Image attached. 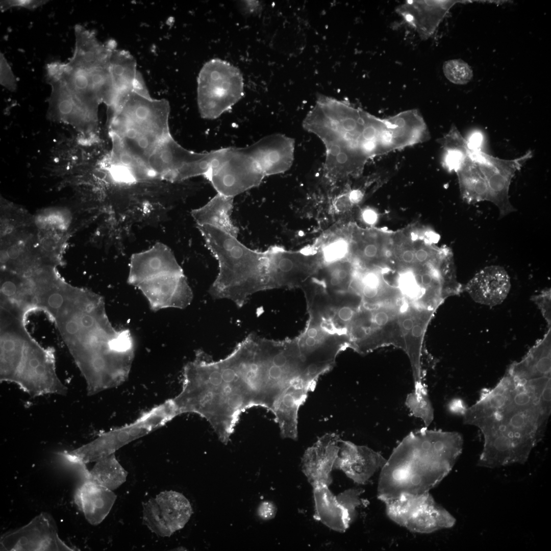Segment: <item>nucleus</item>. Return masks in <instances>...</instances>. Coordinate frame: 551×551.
Wrapping results in <instances>:
<instances>
[{"label":"nucleus","instance_id":"nucleus-1","mask_svg":"<svg viewBox=\"0 0 551 551\" xmlns=\"http://www.w3.org/2000/svg\"><path fill=\"white\" fill-rule=\"evenodd\" d=\"M550 411V377L527 378L507 370L463 415L464 423L477 427L483 437L478 465L524 464L544 437Z\"/></svg>","mask_w":551,"mask_h":551},{"label":"nucleus","instance_id":"nucleus-2","mask_svg":"<svg viewBox=\"0 0 551 551\" xmlns=\"http://www.w3.org/2000/svg\"><path fill=\"white\" fill-rule=\"evenodd\" d=\"M387 124V118L320 96L303 126L322 142L325 149L324 173L336 181L359 176L370 159L387 153L384 143Z\"/></svg>","mask_w":551,"mask_h":551},{"label":"nucleus","instance_id":"nucleus-3","mask_svg":"<svg viewBox=\"0 0 551 551\" xmlns=\"http://www.w3.org/2000/svg\"><path fill=\"white\" fill-rule=\"evenodd\" d=\"M171 398L178 415L205 418L224 444L242 413L256 407L253 390L228 357L215 361L201 350L184 366L181 390Z\"/></svg>","mask_w":551,"mask_h":551},{"label":"nucleus","instance_id":"nucleus-4","mask_svg":"<svg viewBox=\"0 0 551 551\" xmlns=\"http://www.w3.org/2000/svg\"><path fill=\"white\" fill-rule=\"evenodd\" d=\"M463 446V437L457 432L425 427L410 433L380 470L378 498L385 503L429 492L452 470Z\"/></svg>","mask_w":551,"mask_h":551},{"label":"nucleus","instance_id":"nucleus-5","mask_svg":"<svg viewBox=\"0 0 551 551\" xmlns=\"http://www.w3.org/2000/svg\"><path fill=\"white\" fill-rule=\"evenodd\" d=\"M48 315L77 366L105 361L118 352L114 339L119 331L109 321L99 295L68 285L55 300Z\"/></svg>","mask_w":551,"mask_h":551},{"label":"nucleus","instance_id":"nucleus-6","mask_svg":"<svg viewBox=\"0 0 551 551\" xmlns=\"http://www.w3.org/2000/svg\"><path fill=\"white\" fill-rule=\"evenodd\" d=\"M206 245L218 262L219 272L209 292L241 308L254 293L270 288L266 251L252 249L237 237L209 226H196Z\"/></svg>","mask_w":551,"mask_h":551},{"label":"nucleus","instance_id":"nucleus-7","mask_svg":"<svg viewBox=\"0 0 551 551\" xmlns=\"http://www.w3.org/2000/svg\"><path fill=\"white\" fill-rule=\"evenodd\" d=\"M112 148L133 164L145 166L156 147L171 135L167 105L138 93L123 94L113 108Z\"/></svg>","mask_w":551,"mask_h":551},{"label":"nucleus","instance_id":"nucleus-8","mask_svg":"<svg viewBox=\"0 0 551 551\" xmlns=\"http://www.w3.org/2000/svg\"><path fill=\"white\" fill-rule=\"evenodd\" d=\"M167 405L161 403L142 413L132 422L101 433L94 440L64 456L70 463L79 466L96 462L140 438L165 425L172 420Z\"/></svg>","mask_w":551,"mask_h":551},{"label":"nucleus","instance_id":"nucleus-9","mask_svg":"<svg viewBox=\"0 0 551 551\" xmlns=\"http://www.w3.org/2000/svg\"><path fill=\"white\" fill-rule=\"evenodd\" d=\"M197 103L202 117L215 119L228 112L244 96V80L240 70L220 59L206 62L199 72Z\"/></svg>","mask_w":551,"mask_h":551},{"label":"nucleus","instance_id":"nucleus-10","mask_svg":"<svg viewBox=\"0 0 551 551\" xmlns=\"http://www.w3.org/2000/svg\"><path fill=\"white\" fill-rule=\"evenodd\" d=\"M215 155V149L197 153L187 149L171 135L163 140L149 157L146 170L151 180L181 183L205 176Z\"/></svg>","mask_w":551,"mask_h":551},{"label":"nucleus","instance_id":"nucleus-11","mask_svg":"<svg viewBox=\"0 0 551 551\" xmlns=\"http://www.w3.org/2000/svg\"><path fill=\"white\" fill-rule=\"evenodd\" d=\"M204 177L217 193L234 198L259 186L265 176L246 146L216 149L211 166Z\"/></svg>","mask_w":551,"mask_h":551},{"label":"nucleus","instance_id":"nucleus-12","mask_svg":"<svg viewBox=\"0 0 551 551\" xmlns=\"http://www.w3.org/2000/svg\"><path fill=\"white\" fill-rule=\"evenodd\" d=\"M255 337V353L261 385L260 407L271 410L282 393L303 371L293 362L294 354Z\"/></svg>","mask_w":551,"mask_h":551},{"label":"nucleus","instance_id":"nucleus-13","mask_svg":"<svg viewBox=\"0 0 551 551\" xmlns=\"http://www.w3.org/2000/svg\"><path fill=\"white\" fill-rule=\"evenodd\" d=\"M388 517L416 533H431L453 527L454 517L438 504L429 492L402 495L384 503Z\"/></svg>","mask_w":551,"mask_h":551},{"label":"nucleus","instance_id":"nucleus-14","mask_svg":"<svg viewBox=\"0 0 551 551\" xmlns=\"http://www.w3.org/2000/svg\"><path fill=\"white\" fill-rule=\"evenodd\" d=\"M14 383L32 397L67 393V387L57 374L53 352L40 346L31 336Z\"/></svg>","mask_w":551,"mask_h":551},{"label":"nucleus","instance_id":"nucleus-15","mask_svg":"<svg viewBox=\"0 0 551 551\" xmlns=\"http://www.w3.org/2000/svg\"><path fill=\"white\" fill-rule=\"evenodd\" d=\"M468 154L478 164L486 179L489 190L488 201L497 207L499 217L515 211L509 200V187L516 172L532 157V152L529 150L512 160L499 159L479 149L469 148Z\"/></svg>","mask_w":551,"mask_h":551},{"label":"nucleus","instance_id":"nucleus-16","mask_svg":"<svg viewBox=\"0 0 551 551\" xmlns=\"http://www.w3.org/2000/svg\"><path fill=\"white\" fill-rule=\"evenodd\" d=\"M192 512L190 502L183 494L165 491L143 504V522L156 535L170 537L184 527Z\"/></svg>","mask_w":551,"mask_h":551},{"label":"nucleus","instance_id":"nucleus-17","mask_svg":"<svg viewBox=\"0 0 551 551\" xmlns=\"http://www.w3.org/2000/svg\"><path fill=\"white\" fill-rule=\"evenodd\" d=\"M1 550H73L60 539L57 524L52 515L41 512L26 525L4 534Z\"/></svg>","mask_w":551,"mask_h":551},{"label":"nucleus","instance_id":"nucleus-18","mask_svg":"<svg viewBox=\"0 0 551 551\" xmlns=\"http://www.w3.org/2000/svg\"><path fill=\"white\" fill-rule=\"evenodd\" d=\"M135 287L142 292L154 311L167 308L184 309L193 298L181 267L155 272Z\"/></svg>","mask_w":551,"mask_h":551},{"label":"nucleus","instance_id":"nucleus-19","mask_svg":"<svg viewBox=\"0 0 551 551\" xmlns=\"http://www.w3.org/2000/svg\"><path fill=\"white\" fill-rule=\"evenodd\" d=\"M24 318L1 309L0 380L14 383L27 340Z\"/></svg>","mask_w":551,"mask_h":551},{"label":"nucleus","instance_id":"nucleus-20","mask_svg":"<svg viewBox=\"0 0 551 551\" xmlns=\"http://www.w3.org/2000/svg\"><path fill=\"white\" fill-rule=\"evenodd\" d=\"M341 439L336 433H327L305 451L302 459V472L312 487L329 486L332 482Z\"/></svg>","mask_w":551,"mask_h":551},{"label":"nucleus","instance_id":"nucleus-21","mask_svg":"<svg viewBox=\"0 0 551 551\" xmlns=\"http://www.w3.org/2000/svg\"><path fill=\"white\" fill-rule=\"evenodd\" d=\"M247 148L265 177L283 173L292 165L294 140L285 135L266 136Z\"/></svg>","mask_w":551,"mask_h":551},{"label":"nucleus","instance_id":"nucleus-22","mask_svg":"<svg viewBox=\"0 0 551 551\" xmlns=\"http://www.w3.org/2000/svg\"><path fill=\"white\" fill-rule=\"evenodd\" d=\"M385 459L379 453L366 446L341 440L335 469L342 470L358 484H365L384 466Z\"/></svg>","mask_w":551,"mask_h":551},{"label":"nucleus","instance_id":"nucleus-23","mask_svg":"<svg viewBox=\"0 0 551 551\" xmlns=\"http://www.w3.org/2000/svg\"><path fill=\"white\" fill-rule=\"evenodd\" d=\"M1 309L24 318L37 310L35 284L31 277L1 269Z\"/></svg>","mask_w":551,"mask_h":551},{"label":"nucleus","instance_id":"nucleus-24","mask_svg":"<svg viewBox=\"0 0 551 551\" xmlns=\"http://www.w3.org/2000/svg\"><path fill=\"white\" fill-rule=\"evenodd\" d=\"M313 388L300 377L295 380L280 396L270 411L274 416L282 438L296 440L298 412Z\"/></svg>","mask_w":551,"mask_h":551},{"label":"nucleus","instance_id":"nucleus-25","mask_svg":"<svg viewBox=\"0 0 551 551\" xmlns=\"http://www.w3.org/2000/svg\"><path fill=\"white\" fill-rule=\"evenodd\" d=\"M510 287V277L505 269L500 266L491 265L477 272L465 289L475 302L494 306L505 299Z\"/></svg>","mask_w":551,"mask_h":551},{"label":"nucleus","instance_id":"nucleus-26","mask_svg":"<svg viewBox=\"0 0 551 551\" xmlns=\"http://www.w3.org/2000/svg\"><path fill=\"white\" fill-rule=\"evenodd\" d=\"M117 496L111 490L88 480L76 490L74 500L91 524L101 523L110 513Z\"/></svg>","mask_w":551,"mask_h":551},{"label":"nucleus","instance_id":"nucleus-27","mask_svg":"<svg viewBox=\"0 0 551 551\" xmlns=\"http://www.w3.org/2000/svg\"><path fill=\"white\" fill-rule=\"evenodd\" d=\"M180 266L170 248L157 242L149 249L132 255L128 282L135 287L157 271Z\"/></svg>","mask_w":551,"mask_h":551},{"label":"nucleus","instance_id":"nucleus-28","mask_svg":"<svg viewBox=\"0 0 551 551\" xmlns=\"http://www.w3.org/2000/svg\"><path fill=\"white\" fill-rule=\"evenodd\" d=\"M314 518L329 529L344 532L354 522L347 510L340 503L329 486L313 487Z\"/></svg>","mask_w":551,"mask_h":551},{"label":"nucleus","instance_id":"nucleus-29","mask_svg":"<svg viewBox=\"0 0 551 551\" xmlns=\"http://www.w3.org/2000/svg\"><path fill=\"white\" fill-rule=\"evenodd\" d=\"M234 198L217 193L203 206L193 209L191 214L196 226H209L237 237L239 230L231 216Z\"/></svg>","mask_w":551,"mask_h":551},{"label":"nucleus","instance_id":"nucleus-30","mask_svg":"<svg viewBox=\"0 0 551 551\" xmlns=\"http://www.w3.org/2000/svg\"><path fill=\"white\" fill-rule=\"evenodd\" d=\"M456 172L461 195L465 202L473 204L488 201L489 190L486 179L478 164L469 154Z\"/></svg>","mask_w":551,"mask_h":551},{"label":"nucleus","instance_id":"nucleus-31","mask_svg":"<svg viewBox=\"0 0 551 551\" xmlns=\"http://www.w3.org/2000/svg\"><path fill=\"white\" fill-rule=\"evenodd\" d=\"M92 469H81L85 480H88L111 490L116 489L126 481L128 472L117 460L115 454L95 462Z\"/></svg>","mask_w":551,"mask_h":551},{"label":"nucleus","instance_id":"nucleus-32","mask_svg":"<svg viewBox=\"0 0 551 551\" xmlns=\"http://www.w3.org/2000/svg\"><path fill=\"white\" fill-rule=\"evenodd\" d=\"M444 152L443 165L449 171L456 172L468 154L467 140L457 127L452 125L449 131L438 140Z\"/></svg>","mask_w":551,"mask_h":551},{"label":"nucleus","instance_id":"nucleus-33","mask_svg":"<svg viewBox=\"0 0 551 551\" xmlns=\"http://www.w3.org/2000/svg\"><path fill=\"white\" fill-rule=\"evenodd\" d=\"M405 404L411 413L421 419L426 428L432 423L434 419V409L425 385L414 388L408 395Z\"/></svg>","mask_w":551,"mask_h":551},{"label":"nucleus","instance_id":"nucleus-34","mask_svg":"<svg viewBox=\"0 0 551 551\" xmlns=\"http://www.w3.org/2000/svg\"><path fill=\"white\" fill-rule=\"evenodd\" d=\"M69 220L67 213L59 209L46 210L38 214L36 223L43 231H62L67 228Z\"/></svg>","mask_w":551,"mask_h":551},{"label":"nucleus","instance_id":"nucleus-35","mask_svg":"<svg viewBox=\"0 0 551 551\" xmlns=\"http://www.w3.org/2000/svg\"><path fill=\"white\" fill-rule=\"evenodd\" d=\"M446 78L456 84H465L471 79L473 74L470 67L461 60H452L443 65Z\"/></svg>","mask_w":551,"mask_h":551},{"label":"nucleus","instance_id":"nucleus-36","mask_svg":"<svg viewBox=\"0 0 551 551\" xmlns=\"http://www.w3.org/2000/svg\"><path fill=\"white\" fill-rule=\"evenodd\" d=\"M363 490L352 488L345 490L336 496L340 503L347 510L354 521L358 516V509L364 503L361 495Z\"/></svg>","mask_w":551,"mask_h":551},{"label":"nucleus","instance_id":"nucleus-37","mask_svg":"<svg viewBox=\"0 0 551 551\" xmlns=\"http://www.w3.org/2000/svg\"><path fill=\"white\" fill-rule=\"evenodd\" d=\"M349 251V244L342 239L336 240L325 247L323 255L325 260L330 262L342 258Z\"/></svg>","mask_w":551,"mask_h":551},{"label":"nucleus","instance_id":"nucleus-38","mask_svg":"<svg viewBox=\"0 0 551 551\" xmlns=\"http://www.w3.org/2000/svg\"><path fill=\"white\" fill-rule=\"evenodd\" d=\"M1 84L8 90L13 91L16 88V79L4 55L1 53Z\"/></svg>","mask_w":551,"mask_h":551},{"label":"nucleus","instance_id":"nucleus-39","mask_svg":"<svg viewBox=\"0 0 551 551\" xmlns=\"http://www.w3.org/2000/svg\"><path fill=\"white\" fill-rule=\"evenodd\" d=\"M550 295V289H547L533 297V301L538 306L542 315L549 325L551 322Z\"/></svg>","mask_w":551,"mask_h":551},{"label":"nucleus","instance_id":"nucleus-40","mask_svg":"<svg viewBox=\"0 0 551 551\" xmlns=\"http://www.w3.org/2000/svg\"><path fill=\"white\" fill-rule=\"evenodd\" d=\"M47 2V1L42 0L1 1V10L3 12L13 7H20L33 10L45 4Z\"/></svg>","mask_w":551,"mask_h":551},{"label":"nucleus","instance_id":"nucleus-41","mask_svg":"<svg viewBox=\"0 0 551 551\" xmlns=\"http://www.w3.org/2000/svg\"><path fill=\"white\" fill-rule=\"evenodd\" d=\"M277 512L275 505L269 501L262 502L257 509L258 516L263 520H269L274 518Z\"/></svg>","mask_w":551,"mask_h":551},{"label":"nucleus","instance_id":"nucleus-42","mask_svg":"<svg viewBox=\"0 0 551 551\" xmlns=\"http://www.w3.org/2000/svg\"><path fill=\"white\" fill-rule=\"evenodd\" d=\"M402 287L405 292L412 296L418 292L417 284L415 279L409 275H405L402 279Z\"/></svg>","mask_w":551,"mask_h":551},{"label":"nucleus","instance_id":"nucleus-43","mask_svg":"<svg viewBox=\"0 0 551 551\" xmlns=\"http://www.w3.org/2000/svg\"><path fill=\"white\" fill-rule=\"evenodd\" d=\"M466 140L469 148L481 149L480 147L483 142V136L479 132H474L470 135Z\"/></svg>","mask_w":551,"mask_h":551},{"label":"nucleus","instance_id":"nucleus-44","mask_svg":"<svg viewBox=\"0 0 551 551\" xmlns=\"http://www.w3.org/2000/svg\"><path fill=\"white\" fill-rule=\"evenodd\" d=\"M467 408L464 402L459 398L454 399L448 404V409L450 411L456 414L463 415Z\"/></svg>","mask_w":551,"mask_h":551},{"label":"nucleus","instance_id":"nucleus-45","mask_svg":"<svg viewBox=\"0 0 551 551\" xmlns=\"http://www.w3.org/2000/svg\"><path fill=\"white\" fill-rule=\"evenodd\" d=\"M354 315V311L352 308L347 306H344L340 308L337 312V316L339 319L342 321L347 322L350 321Z\"/></svg>","mask_w":551,"mask_h":551},{"label":"nucleus","instance_id":"nucleus-46","mask_svg":"<svg viewBox=\"0 0 551 551\" xmlns=\"http://www.w3.org/2000/svg\"><path fill=\"white\" fill-rule=\"evenodd\" d=\"M373 320L377 325L384 327L388 322L389 316L385 312L380 311L375 314Z\"/></svg>","mask_w":551,"mask_h":551},{"label":"nucleus","instance_id":"nucleus-47","mask_svg":"<svg viewBox=\"0 0 551 551\" xmlns=\"http://www.w3.org/2000/svg\"><path fill=\"white\" fill-rule=\"evenodd\" d=\"M379 293L378 287L365 285L363 289V294L367 298H373Z\"/></svg>","mask_w":551,"mask_h":551},{"label":"nucleus","instance_id":"nucleus-48","mask_svg":"<svg viewBox=\"0 0 551 551\" xmlns=\"http://www.w3.org/2000/svg\"><path fill=\"white\" fill-rule=\"evenodd\" d=\"M401 260L406 263H412L415 258L414 252L410 249L406 248L401 252Z\"/></svg>","mask_w":551,"mask_h":551},{"label":"nucleus","instance_id":"nucleus-49","mask_svg":"<svg viewBox=\"0 0 551 551\" xmlns=\"http://www.w3.org/2000/svg\"><path fill=\"white\" fill-rule=\"evenodd\" d=\"M364 283L365 285H368L369 286L377 287L379 286V280L377 276L373 273H368L364 278Z\"/></svg>","mask_w":551,"mask_h":551},{"label":"nucleus","instance_id":"nucleus-50","mask_svg":"<svg viewBox=\"0 0 551 551\" xmlns=\"http://www.w3.org/2000/svg\"><path fill=\"white\" fill-rule=\"evenodd\" d=\"M415 253V258L419 262L425 261L430 258V252L423 248L419 249Z\"/></svg>","mask_w":551,"mask_h":551},{"label":"nucleus","instance_id":"nucleus-51","mask_svg":"<svg viewBox=\"0 0 551 551\" xmlns=\"http://www.w3.org/2000/svg\"><path fill=\"white\" fill-rule=\"evenodd\" d=\"M332 274L337 277L341 282H343L347 278L348 272L343 267H338L333 272Z\"/></svg>","mask_w":551,"mask_h":551},{"label":"nucleus","instance_id":"nucleus-52","mask_svg":"<svg viewBox=\"0 0 551 551\" xmlns=\"http://www.w3.org/2000/svg\"><path fill=\"white\" fill-rule=\"evenodd\" d=\"M364 220L369 224L373 223L377 220L376 213L371 210H367L363 214Z\"/></svg>","mask_w":551,"mask_h":551},{"label":"nucleus","instance_id":"nucleus-53","mask_svg":"<svg viewBox=\"0 0 551 551\" xmlns=\"http://www.w3.org/2000/svg\"><path fill=\"white\" fill-rule=\"evenodd\" d=\"M423 333V328L422 326L418 323L414 324L413 328L411 331V334L414 338H419L422 335Z\"/></svg>","mask_w":551,"mask_h":551},{"label":"nucleus","instance_id":"nucleus-54","mask_svg":"<svg viewBox=\"0 0 551 551\" xmlns=\"http://www.w3.org/2000/svg\"><path fill=\"white\" fill-rule=\"evenodd\" d=\"M414 324L413 319L411 317H408L403 320L402 325L403 329L406 332H411Z\"/></svg>","mask_w":551,"mask_h":551},{"label":"nucleus","instance_id":"nucleus-55","mask_svg":"<svg viewBox=\"0 0 551 551\" xmlns=\"http://www.w3.org/2000/svg\"><path fill=\"white\" fill-rule=\"evenodd\" d=\"M305 343L308 347L311 348L315 346L317 341L314 338L307 337L305 341Z\"/></svg>","mask_w":551,"mask_h":551},{"label":"nucleus","instance_id":"nucleus-56","mask_svg":"<svg viewBox=\"0 0 551 551\" xmlns=\"http://www.w3.org/2000/svg\"><path fill=\"white\" fill-rule=\"evenodd\" d=\"M342 282L335 276L332 274L330 279V284L333 287L340 286Z\"/></svg>","mask_w":551,"mask_h":551},{"label":"nucleus","instance_id":"nucleus-57","mask_svg":"<svg viewBox=\"0 0 551 551\" xmlns=\"http://www.w3.org/2000/svg\"><path fill=\"white\" fill-rule=\"evenodd\" d=\"M318 333L317 329L313 327L308 330L307 335L308 337L315 338L318 335Z\"/></svg>","mask_w":551,"mask_h":551}]
</instances>
